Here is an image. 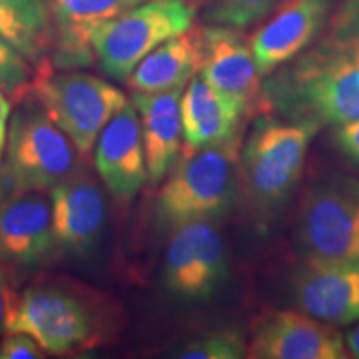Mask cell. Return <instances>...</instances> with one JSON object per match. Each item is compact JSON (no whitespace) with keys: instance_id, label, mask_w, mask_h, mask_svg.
Masks as SVG:
<instances>
[{"instance_id":"cell-1","label":"cell","mask_w":359,"mask_h":359,"mask_svg":"<svg viewBox=\"0 0 359 359\" xmlns=\"http://www.w3.org/2000/svg\"><path fill=\"white\" fill-rule=\"evenodd\" d=\"M262 109L293 123L344 125L359 118V27L323 40L262 87Z\"/></svg>"},{"instance_id":"cell-2","label":"cell","mask_w":359,"mask_h":359,"mask_svg":"<svg viewBox=\"0 0 359 359\" xmlns=\"http://www.w3.org/2000/svg\"><path fill=\"white\" fill-rule=\"evenodd\" d=\"M238 151L236 135L208 147L187 148L156 201L161 226L175 230L226 212L236 195Z\"/></svg>"},{"instance_id":"cell-3","label":"cell","mask_w":359,"mask_h":359,"mask_svg":"<svg viewBox=\"0 0 359 359\" xmlns=\"http://www.w3.org/2000/svg\"><path fill=\"white\" fill-rule=\"evenodd\" d=\"M195 8L187 0H145L115 19L88 30L93 55L102 72L127 82L148 53L191 29Z\"/></svg>"},{"instance_id":"cell-4","label":"cell","mask_w":359,"mask_h":359,"mask_svg":"<svg viewBox=\"0 0 359 359\" xmlns=\"http://www.w3.org/2000/svg\"><path fill=\"white\" fill-rule=\"evenodd\" d=\"M32 87L48 118L82 155L90 154L105 125L128 103L107 80L77 70L53 74L48 64L40 67Z\"/></svg>"},{"instance_id":"cell-5","label":"cell","mask_w":359,"mask_h":359,"mask_svg":"<svg viewBox=\"0 0 359 359\" xmlns=\"http://www.w3.org/2000/svg\"><path fill=\"white\" fill-rule=\"evenodd\" d=\"M296 240L308 259L359 263V182L323 178L302 198Z\"/></svg>"},{"instance_id":"cell-6","label":"cell","mask_w":359,"mask_h":359,"mask_svg":"<svg viewBox=\"0 0 359 359\" xmlns=\"http://www.w3.org/2000/svg\"><path fill=\"white\" fill-rule=\"evenodd\" d=\"M2 172L13 191H50L80 170L77 148L42 107H20L12 116Z\"/></svg>"},{"instance_id":"cell-7","label":"cell","mask_w":359,"mask_h":359,"mask_svg":"<svg viewBox=\"0 0 359 359\" xmlns=\"http://www.w3.org/2000/svg\"><path fill=\"white\" fill-rule=\"evenodd\" d=\"M4 331L30 336L53 354L88 348L98 338L93 309L79 296L52 285L32 286L12 299Z\"/></svg>"},{"instance_id":"cell-8","label":"cell","mask_w":359,"mask_h":359,"mask_svg":"<svg viewBox=\"0 0 359 359\" xmlns=\"http://www.w3.org/2000/svg\"><path fill=\"white\" fill-rule=\"evenodd\" d=\"M318 132L308 123L266 122L255 130L241 155V173L253 200L278 205L298 183L309 140Z\"/></svg>"},{"instance_id":"cell-9","label":"cell","mask_w":359,"mask_h":359,"mask_svg":"<svg viewBox=\"0 0 359 359\" xmlns=\"http://www.w3.org/2000/svg\"><path fill=\"white\" fill-rule=\"evenodd\" d=\"M226 276V250L218 228L190 222L175 228L163 264V281L175 298L201 302L210 298Z\"/></svg>"},{"instance_id":"cell-10","label":"cell","mask_w":359,"mask_h":359,"mask_svg":"<svg viewBox=\"0 0 359 359\" xmlns=\"http://www.w3.org/2000/svg\"><path fill=\"white\" fill-rule=\"evenodd\" d=\"M246 356L255 359H343V334L306 313L269 311L251 326Z\"/></svg>"},{"instance_id":"cell-11","label":"cell","mask_w":359,"mask_h":359,"mask_svg":"<svg viewBox=\"0 0 359 359\" xmlns=\"http://www.w3.org/2000/svg\"><path fill=\"white\" fill-rule=\"evenodd\" d=\"M55 246L74 257L92 253L103 235L107 200L90 175L77 172L50 190Z\"/></svg>"},{"instance_id":"cell-12","label":"cell","mask_w":359,"mask_h":359,"mask_svg":"<svg viewBox=\"0 0 359 359\" xmlns=\"http://www.w3.org/2000/svg\"><path fill=\"white\" fill-rule=\"evenodd\" d=\"M293 302L303 313L336 326L359 320V263L306 259L296 269Z\"/></svg>"},{"instance_id":"cell-13","label":"cell","mask_w":359,"mask_h":359,"mask_svg":"<svg viewBox=\"0 0 359 359\" xmlns=\"http://www.w3.org/2000/svg\"><path fill=\"white\" fill-rule=\"evenodd\" d=\"M200 74L243 110L262 105V74L251 43L230 27L201 30Z\"/></svg>"},{"instance_id":"cell-14","label":"cell","mask_w":359,"mask_h":359,"mask_svg":"<svg viewBox=\"0 0 359 359\" xmlns=\"http://www.w3.org/2000/svg\"><path fill=\"white\" fill-rule=\"evenodd\" d=\"M42 193L15 191L0 203V264L32 268L52 253V206Z\"/></svg>"},{"instance_id":"cell-15","label":"cell","mask_w":359,"mask_h":359,"mask_svg":"<svg viewBox=\"0 0 359 359\" xmlns=\"http://www.w3.org/2000/svg\"><path fill=\"white\" fill-rule=\"evenodd\" d=\"M95 168L107 188L122 200H132L145 185V151L133 103H127L98 135Z\"/></svg>"},{"instance_id":"cell-16","label":"cell","mask_w":359,"mask_h":359,"mask_svg":"<svg viewBox=\"0 0 359 359\" xmlns=\"http://www.w3.org/2000/svg\"><path fill=\"white\" fill-rule=\"evenodd\" d=\"M52 20L53 64L77 69L95 60L88 30L145 0H42Z\"/></svg>"},{"instance_id":"cell-17","label":"cell","mask_w":359,"mask_h":359,"mask_svg":"<svg viewBox=\"0 0 359 359\" xmlns=\"http://www.w3.org/2000/svg\"><path fill=\"white\" fill-rule=\"evenodd\" d=\"M331 0H294L251 39V50L262 75H269L298 55L321 29Z\"/></svg>"},{"instance_id":"cell-18","label":"cell","mask_w":359,"mask_h":359,"mask_svg":"<svg viewBox=\"0 0 359 359\" xmlns=\"http://www.w3.org/2000/svg\"><path fill=\"white\" fill-rule=\"evenodd\" d=\"M182 88L168 92H135L133 107L138 114L145 151L147 177L156 185L173 167L182 140V114H180Z\"/></svg>"},{"instance_id":"cell-19","label":"cell","mask_w":359,"mask_h":359,"mask_svg":"<svg viewBox=\"0 0 359 359\" xmlns=\"http://www.w3.org/2000/svg\"><path fill=\"white\" fill-rule=\"evenodd\" d=\"M180 114L187 148H201L235 137L243 110L198 72L180 98Z\"/></svg>"},{"instance_id":"cell-20","label":"cell","mask_w":359,"mask_h":359,"mask_svg":"<svg viewBox=\"0 0 359 359\" xmlns=\"http://www.w3.org/2000/svg\"><path fill=\"white\" fill-rule=\"evenodd\" d=\"M201 62V30H187L167 40L135 67L127 80L135 92L158 93L185 87Z\"/></svg>"},{"instance_id":"cell-21","label":"cell","mask_w":359,"mask_h":359,"mask_svg":"<svg viewBox=\"0 0 359 359\" xmlns=\"http://www.w3.org/2000/svg\"><path fill=\"white\" fill-rule=\"evenodd\" d=\"M0 35L27 60H42L52 47V20L42 0H0Z\"/></svg>"},{"instance_id":"cell-22","label":"cell","mask_w":359,"mask_h":359,"mask_svg":"<svg viewBox=\"0 0 359 359\" xmlns=\"http://www.w3.org/2000/svg\"><path fill=\"white\" fill-rule=\"evenodd\" d=\"M248 344L235 330H222L198 336L173 354L182 359H240L246 358Z\"/></svg>"},{"instance_id":"cell-23","label":"cell","mask_w":359,"mask_h":359,"mask_svg":"<svg viewBox=\"0 0 359 359\" xmlns=\"http://www.w3.org/2000/svg\"><path fill=\"white\" fill-rule=\"evenodd\" d=\"M32 70L27 58L0 35V90L11 97H20L29 87Z\"/></svg>"},{"instance_id":"cell-24","label":"cell","mask_w":359,"mask_h":359,"mask_svg":"<svg viewBox=\"0 0 359 359\" xmlns=\"http://www.w3.org/2000/svg\"><path fill=\"white\" fill-rule=\"evenodd\" d=\"M276 0H215L213 19L231 27H246L275 7Z\"/></svg>"},{"instance_id":"cell-25","label":"cell","mask_w":359,"mask_h":359,"mask_svg":"<svg viewBox=\"0 0 359 359\" xmlns=\"http://www.w3.org/2000/svg\"><path fill=\"white\" fill-rule=\"evenodd\" d=\"M43 348L24 333H8L0 343V359H40Z\"/></svg>"},{"instance_id":"cell-26","label":"cell","mask_w":359,"mask_h":359,"mask_svg":"<svg viewBox=\"0 0 359 359\" xmlns=\"http://www.w3.org/2000/svg\"><path fill=\"white\" fill-rule=\"evenodd\" d=\"M338 143L346 154L359 161V118L354 122L341 125L338 132Z\"/></svg>"},{"instance_id":"cell-27","label":"cell","mask_w":359,"mask_h":359,"mask_svg":"<svg viewBox=\"0 0 359 359\" xmlns=\"http://www.w3.org/2000/svg\"><path fill=\"white\" fill-rule=\"evenodd\" d=\"M12 303V293L11 288H8V278L6 269H4L2 264H0V334L6 330V320L8 308H11Z\"/></svg>"},{"instance_id":"cell-28","label":"cell","mask_w":359,"mask_h":359,"mask_svg":"<svg viewBox=\"0 0 359 359\" xmlns=\"http://www.w3.org/2000/svg\"><path fill=\"white\" fill-rule=\"evenodd\" d=\"M8 116H11V102H8L6 92L0 90V160H2L4 148L7 145Z\"/></svg>"},{"instance_id":"cell-29","label":"cell","mask_w":359,"mask_h":359,"mask_svg":"<svg viewBox=\"0 0 359 359\" xmlns=\"http://www.w3.org/2000/svg\"><path fill=\"white\" fill-rule=\"evenodd\" d=\"M346 343L348 349L353 353V356L359 358V325L349 331L346 336Z\"/></svg>"},{"instance_id":"cell-30","label":"cell","mask_w":359,"mask_h":359,"mask_svg":"<svg viewBox=\"0 0 359 359\" xmlns=\"http://www.w3.org/2000/svg\"><path fill=\"white\" fill-rule=\"evenodd\" d=\"M12 193H15V191H13L12 185L8 183L6 173H4L2 168H0V203H2V201L6 200L7 196H11Z\"/></svg>"}]
</instances>
